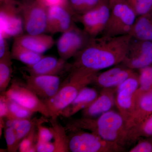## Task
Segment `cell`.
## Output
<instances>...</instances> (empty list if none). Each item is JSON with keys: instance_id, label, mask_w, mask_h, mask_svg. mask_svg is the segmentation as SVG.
Wrapping results in <instances>:
<instances>
[{"instance_id": "cb8c5ba5", "label": "cell", "mask_w": 152, "mask_h": 152, "mask_svg": "<svg viewBox=\"0 0 152 152\" xmlns=\"http://www.w3.org/2000/svg\"><path fill=\"white\" fill-rule=\"evenodd\" d=\"M11 52L0 58V93L4 94L11 83L12 68Z\"/></svg>"}, {"instance_id": "52a82bcc", "label": "cell", "mask_w": 152, "mask_h": 152, "mask_svg": "<svg viewBox=\"0 0 152 152\" xmlns=\"http://www.w3.org/2000/svg\"><path fill=\"white\" fill-rule=\"evenodd\" d=\"M3 94L34 113H39L47 118H50L44 101L30 89L25 81L17 78L12 79L10 86Z\"/></svg>"}, {"instance_id": "7c38bea8", "label": "cell", "mask_w": 152, "mask_h": 152, "mask_svg": "<svg viewBox=\"0 0 152 152\" xmlns=\"http://www.w3.org/2000/svg\"><path fill=\"white\" fill-rule=\"evenodd\" d=\"M139 86V74L136 73L115 88V104L126 123L132 113L134 96Z\"/></svg>"}, {"instance_id": "d6a6232c", "label": "cell", "mask_w": 152, "mask_h": 152, "mask_svg": "<svg viewBox=\"0 0 152 152\" xmlns=\"http://www.w3.org/2000/svg\"><path fill=\"white\" fill-rule=\"evenodd\" d=\"M129 152H152V136L141 139Z\"/></svg>"}, {"instance_id": "8d00e7d4", "label": "cell", "mask_w": 152, "mask_h": 152, "mask_svg": "<svg viewBox=\"0 0 152 152\" xmlns=\"http://www.w3.org/2000/svg\"><path fill=\"white\" fill-rule=\"evenodd\" d=\"M15 0H0L1 4H4V3H7L11 2L14 1Z\"/></svg>"}, {"instance_id": "484cf974", "label": "cell", "mask_w": 152, "mask_h": 152, "mask_svg": "<svg viewBox=\"0 0 152 152\" xmlns=\"http://www.w3.org/2000/svg\"><path fill=\"white\" fill-rule=\"evenodd\" d=\"M7 98L8 108V119H26L31 118L35 113L23 107L13 100Z\"/></svg>"}, {"instance_id": "4dcf8cb0", "label": "cell", "mask_w": 152, "mask_h": 152, "mask_svg": "<svg viewBox=\"0 0 152 152\" xmlns=\"http://www.w3.org/2000/svg\"><path fill=\"white\" fill-rule=\"evenodd\" d=\"M4 129L8 151L17 152L18 150L19 145L15 130L14 128L7 126H4Z\"/></svg>"}, {"instance_id": "ac0fdd59", "label": "cell", "mask_w": 152, "mask_h": 152, "mask_svg": "<svg viewBox=\"0 0 152 152\" xmlns=\"http://www.w3.org/2000/svg\"><path fill=\"white\" fill-rule=\"evenodd\" d=\"M115 88L103 89L92 103L83 110V117L96 118L111 110L115 105Z\"/></svg>"}, {"instance_id": "8fae6325", "label": "cell", "mask_w": 152, "mask_h": 152, "mask_svg": "<svg viewBox=\"0 0 152 152\" xmlns=\"http://www.w3.org/2000/svg\"><path fill=\"white\" fill-rule=\"evenodd\" d=\"M110 9L109 1H105L96 8L83 15H76L75 20L83 26V30L92 38L102 34L108 21Z\"/></svg>"}, {"instance_id": "4316f807", "label": "cell", "mask_w": 152, "mask_h": 152, "mask_svg": "<svg viewBox=\"0 0 152 152\" xmlns=\"http://www.w3.org/2000/svg\"><path fill=\"white\" fill-rule=\"evenodd\" d=\"M108 0H69L70 6L75 15H83L94 10Z\"/></svg>"}, {"instance_id": "83f0119b", "label": "cell", "mask_w": 152, "mask_h": 152, "mask_svg": "<svg viewBox=\"0 0 152 152\" xmlns=\"http://www.w3.org/2000/svg\"><path fill=\"white\" fill-rule=\"evenodd\" d=\"M140 86L136 92L143 93L152 90V65L139 70Z\"/></svg>"}, {"instance_id": "e575fe53", "label": "cell", "mask_w": 152, "mask_h": 152, "mask_svg": "<svg viewBox=\"0 0 152 152\" xmlns=\"http://www.w3.org/2000/svg\"><path fill=\"white\" fill-rule=\"evenodd\" d=\"M8 115V108L7 98L4 94H1L0 97V123L4 122Z\"/></svg>"}, {"instance_id": "4fadbf2b", "label": "cell", "mask_w": 152, "mask_h": 152, "mask_svg": "<svg viewBox=\"0 0 152 152\" xmlns=\"http://www.w3.org/2000/svg\"><path fill=\"white\" fill-rule=\"evenodd\" d=\"M20 71L28 87L43 101L53 96L59 89L61 82L58 76L30 75Z\"/></svg>"}, {"instance_id": "9c48e42d", "label": "cell", "mask_w": 152, "mask_h": 152, "mask_svg": "<svg viewBox=\"0 0 152 152\" xmlns=\"http://www.w3.org/2000/svg\"><path fill=\"white\" fill-rule=\"evenodd\" d=\"M0 35L9 39L23 34V21L17 1L1 4Z\"/></svg>"}, {"instance_id": "5b68a950", "label": "cell", "mask_w": 152, "mask_h": 152, "mask_svg": "<svg viewBox=\"0 0 152 152\" xmlns=\"http://www.w3.org/2000/svg\"><path fill=\"white\" fill-rule=\"evenodd\" d=\"M68 134V148L71 152H118L124 148L106 141L91 132L74 128H66Z\"/></svg>"}, {"instance_id": "e0dca14e", "label": "cell", "mask_w": 152, "mask_h": 152, "mask_svg": "<svg viewBox=\"0 0 152 152\" xmlns=\"http://www.w3.org/2000/svg\"><path fill=\"white\" fill-rule=\"evenodd\" d=\"M152 114V90L145 92H136L132 113L127 122L128 129L130 130L138 124Z\"/></svg>"}, {"instance_id": "f1b7e54d", "label": "cell", "mask_w": 152, "mask_h": 152, "mask_svg": "<svg viewBox=\"0 0 152 152\" xmlns=\"http://www.w3.org/2000/svg\"><path fill=\"white\" fill-rule=\"evenodd\" d=\"M38 141L37 128L23 139L19 145L18 150L21 152H37Z\"/></svg>"}, {"instance_id": "836d02e7", "label": "cell", "mask_w": 152, "mask_h": 152, "mask_svg": "<svg viewBox=\"0 0 152 152\" xmlns=\"http://www.w3.org/2000/svg\"><path fill=\"white\" fill-rule=\"evenodd\" d=\"M47 7H62L71 8L69 0H38Z\"/></svg>"}, {"instance_id": "3957f363", "label": "cell", "mask_w": 152, "mask_h": 152, "mask_svg": "<svg viewBox=\"0 0 152 152\" xmlns=\"http://www.w3.org/2000/svg\"><path fill=\"white\" fill-rule=\"evenodd\" d=\"M98 73L80 69L70 70L69 74L61 83L56 94L52 98L43 101L50 118L58 119L63 110L74 101L82 89L93 83Z\"/></svg>"}, {"instance_id": "8992f818", "label": "cell", "mask_w": 152, "mask_h": 152, "mask_svg": "<svg viewBox=\"0 0 152 152\" xmlns=\"http://www.w3.org/2000/svg\"><path fill=\"white\" fill-rule=\"evenodd\" d=\"M28 34H39L45 32L48 8L38 0H21L17 1Z\"/></svg>"}, {"instance_id": "f546056e", "label": "cell", "mask_w": 152, "mask_h": 152, "mask_svg": "<svg viewBox=\"0 0 152 152\" xmlns=\"http://www.w3.org/2000/svg\"><path fill=\"white\" fill-rule=\"evenodd\" d=\"M137 16L152 12V0H128Z\"/></svg>"}, {"instance_id": "9a60e30c", "label": "cell", "mask_w": 152, "mask_h": 152, "mask_svg": "<svg viewBox=\"0 0 152 152\" xmlns=\"http://www.w3.org/2000/svg\"><path fill=\"white\" fill-rule=\"evenodd\" d=\"M75 15L71 8L62 7L48 8L45 32L51 34L65 32L75 25Z\"/></svg>"}, {"instance_id": "d6986e66", "label": "cell", "mask_w": 152, "mask_h": 152, "mask_svg": "<svg viewBox=\"0 0 152 152\" xmlns=\"http://www.w3.org/2000/svg\"><path fill=\"white\" fill-rule=\"evenodd\" d=\"M14 43L35 53L43 54L53 46L55 41L51 36L42 33L22 34L14 38Z\"/></svg>"}, {"instance_id": "7402d4cb", "label": "cell", "mask_w": 152, "mask_h": 152, "mask_svg": "<svg viewBox=\"0 0 152 152\" xmlns=\"http://www.w3.org/2000/svg\"><path fill=\"white\" fill-rule=\"evenodd\" d=\"M130 35L135 39L152 42V12L137 17Z\"/></svg>"}, {"instance_id": "d590c367", "label": "cell", "mask_w": 152, "mask_h": 152, "mask_svg": "<svg viewBox=\"0 0 152 152\" xmlns=\"http://www.w3.org/2000/svg\"><path fill=\"white\" fill-rule=\"evenodd\" d=\"M10 52L9 50V45L7 39L0 35V58Z\"/></svg>"}, {"instance_id": "277c9868", "label": "cell", "mask_w": 152, "mask_h": 152, "mask_svg": "<svg viewBox=\"0 0 152 152\" xmlns=\"http://www.w3.org/2000/svg\"><path fill=\"white\" fill-rule=\"evenodd\" d=\"M110 17L102 36L130 34L137 16L128 0H109Z\"/></svg>"}, {"instance_id": "74e56055", "label": "cell", "mask_w": 152, "mask_h": 152, "mask_svg": "<svg viewBox=\"0 0 152 152\" xmlns=\"http://www.w3.org/2000/svg\"><path fill=\"white\" fill-rule=\"evenodd\" d=\"M108 1H109V0H108Z\"/></svg>"}, {"instance_id": "ba28073f", "label": "cell", "mask_w": 152, "mask_h": 152, "mask_svg": "<svg viewBox=\"0 0 152 152\" xmlns=\"http://www.w3.org/2000/svg\"><path fill=\"white\" fill-rule=\"evenodd\" d=\"M93 38L84 30L74 25L63 33L57 41V50L60 58L67 61L85 48Z\"/></svg>"}, {"instance_id": "6da1fadb", "label": "cell", "mask_w": 152, "mask_h": 152, "mask_svg": "<svg viewBox=\"0 0 152 152\" xmlns=\"http://www.w3.org/2000/svg\"><path fill=\"white\" fill-rule=\"evenodd\" d=\"M132 38L130 34L93 38L85 48L74 57L70 69L99 72L121 64Z\"/></svg>"}, {"instance_id": "5bb4252c", "label": "cell", "mask_w": 152, "mask_h": 152, "mask_svg": "<svg viewBox=\"0 0 152 152\" xmlns=\"http://www.w3.org/2000/svg\"><path fill=\"white\" fill-rule=\"evenodd\" d=\"M71 64L59 58L44 56L39 62L32 65H26L20 68L30 75L58 76L65 72H69Z\"/></svg>"}, {"instance_id": "d4e9b609", "label": "cell", "mask_w": 152, "mask_h": 152, "mask_svg": "<svg viewBox=\"0 0 152 152\" xmlns=\"http://www.w3.org/2000/svg\"><path fill=\"white\" fill-rule=\"evenodd\" d=\"M152 136V114L141 122L129 130V140L130 144L134 143L141 137Z\"/></svg>"}, {"instance_id": "7a4b0ae2", "label": "cell", "mask_w": 152, "mask_h": 152, "mask_svg": "<svg viewBox=\"0 0 152 152\" xmlns=\"http://www.w3.org/2000/svg\"><path fill=\"white\" fill-rule=\"evenodd\" d=\"M66 128L88 130L106 141L114 143L124 148L129 144V129L124 118L119 112L111 110L96 118L82 117L69 120Z\"/></svg>"}, {"instance_id": "44dd1931", "label": "cell", "mask_w": 152, "mask_h": 152, "mask_svg": "<svg viewBox=\"0 0 152 152\" xmlns=\"http://www.w3.org/2000/svg\"><path fill=\"white\" fill-rule=\"evenodd\" d=\"M46 117L42 115L38 118L37 117L26 119H4V126L10 127L15 130L19 146L23 139L28 135L40 124L48 122Z\"/></svg>"}, {"instance_id": "1f68e13d", "label": "cell", "mask_w": 152, "mask_h": 152, "mask_svg": "<svg viewBox=\"0 0 152 152\" xmlns=\"http://www.w3.org/2000/svg\"><path fill=\"white\" fill-rule=\"evenodd\" d=\"M37 132L38 141L49 143L54 146L53 143L54 140V132L52 126L50 128H47L43 124H40L37 126Z\"/></svg>"}, {"instance_id": "2e32d148", "label": "cell", "mask_w": 152, "mask_h": 152, "mask_svg": "<svg viewBox=\"0 0 152 152\" xmlns=\"http://www.w3.org/2000/svg\"><path fill=\"white\" fill-rule=\"evenodd\" d=\"M136 73L134 70L123 65L116 66L101 73H98L92 84L103 89L115 88Z\"/></svg>"}, {"instance_id": "ffe728a7", "label": "cell", "mask_w": 152, "mask_h": 152, "mask_svg": "<svg viewBox=\"0 0 152 152\" xmlns=\"http://www.w3.org/2000/svg\"><path fill=\"white\" fill-rule=\"evenodd\" d=\"M97 91L94 88L86 87L80 92L75 99L60 114L64 118H71L81 110L90 105L99 96Z\"/></svg>"}, {"instance_id": "30bf717a", "label": "cell", "mask_w": 152, "mask_h": 152, "mask_svg": "<svg viewBox=\"0 0 152 152\" xmlns=\"http://www.w3.org/2000/svg\"><path fill=\"white\" fill-rule=\"evenodd\" d=\"M122 65L140 70L152 65V42L132 38Z\"/></svg>"}, {"instance_id": "603a6c76", "label": "cell", "mask_w": 152, "mask_h": 152, "mask_svg": "<svg viewBox=\"0 0 152 152\" xmlns=\"http://www.w3.org/2000/svg\"><path fill=\"white\" fill-rule=\"evenodd\" d=\"M44 56L42 54L35 53L14 43L11 51L12 59L20 61L26 65L34 64Z\"/></svg>"}]
</instances>
